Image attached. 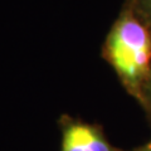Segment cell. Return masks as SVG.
Masks as SVG:
<instances>
[{"label":"cell","instance_id":"6da1fadb","mask_svg":"<svg viewBox=\"0 0 151 151\" xmlns=\"http://www.w3.org/2000/svg\"><path fill=\"white\" fill-rule=\"evenodd\" d=\"M105 54L125 87L140 94L151 70V32L132 9L122 12L111 28Z\"/></svg>","mask_w":151,"mask_h":151},{"label":"cell","instance_id":"7a4b0ae2","mask_svg":"<svg viewBox=\"0 0 151 151\" xmlns=\"http://www.w3.org/2000/svg\"><path fill=\"white\" fill-rule=\"evenodd\" d=\"M60 151H117L97 126L67 119L62 126Z\"/></svg>","mask_w":151,"mask_h":151},{"label":"cell","instance_id":"3957f363","mask_svg":"<svg viewBox=\"0 0 151 151\" xmlns=\"http://www.w3.org/2000/svg\"><path fill=\"white\" fill-rule=\"evenodd\" d=\"M139 14L151 25V0H135Z\"/></svg>","mask_w":151,"mask_h":151},{"label":"cell","instance_id":"277c9868","mask_svg":"<svg viewBox=\"0 0 151 151\" xmlns=\"http://www.w3.org/2000/svg\"><path fill=\"white\" fill-rule=\"evenodd\" d=\"M147 89H149V94H150V100H151V70H150V74H149V78H147Z\"/></svg>","mask_w":151,"mask_h":151},{"label":"cell","instance_id":"5b68a950","mask_svg":"<svg viewBox=\"0 0 151 151\" xmlns=\"http://www.w3.org/2000/svg\"><path fill=\"white\" fill-rule=\"evenodd\" d=\"M140 151H151V142L149 144V145H146L144 149H141Z\"/></svg>","mask_w":151,"mask_h":151}]
</instances>
